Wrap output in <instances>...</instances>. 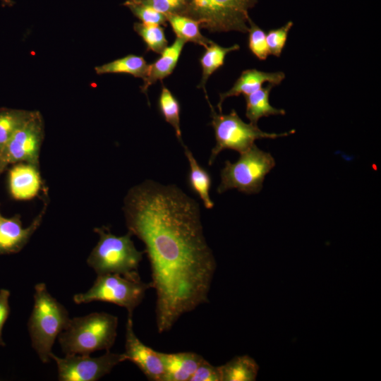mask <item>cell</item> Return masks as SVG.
<instances>
[{"mask_svg": "<svg viewBox=\"0 0 381 381\" xmlns=\"http://www.w3.org/2000/svg\"><path fill=\"white\" fill-rule=\"evenodd\" d=\"M200 59L202 68V78L198 87L204 90L205 97L209 102L205 90V84L210 76L224 64L226 56L231 52L238 50V44H234L229 47H223L214 42H211Z\"/></svg>", "mask_w": 381, "mask_h": 381, "instance_id": "19", "label": "cell"}, {"mask_svg": "<svg viewBox=\"0 0 381 381\" xmlns=\"http://www.w3.org/2000/svg\"><path fill=\"white\" fill-rule=\"evenodd\" d=\"M133 29L141 37L147 50L161 54L167 47L168 41L161 25L135 23Z\"/></svg>", "mask_w": 381, "mask_h": 381, "instance_id": "25", "label": "cell"}, {"mask_svg": "<svg viewBox=\"0 0 381 381\" xmlns=\"http://www.w3.org/2000/svg\"><path fill=\"white\" fill-rule=\"evenodd\" d=\"M208 104L211 109V125L216 140V145L212 148L209 159V165H212L217 155L225 149L242 153L254 145L256 140L275 139L295 133L294 130L282 133H266L261 131L257 125L245 123L234 109L229 114H217L210 102Z\"/></svg>", "mask_w": 381, "mask_h": 381, "instance_id": "7", "label": "cell"}, {"mask_svg": "<svg viewBox=\"0 0 381 381\" xmlns=\"http://www.w3.org/2000/svg\"><path fill=\"white\" fill-rule=\"evenodd\" d=\"M2 2L4 3V5H7L9 6L13 4V1L12 0H2Z\"/></svg>", "mask_w": 381, "mask_h": 381, "instance_id": "33", "label": "cell"}, {"mask_svg": "<svg viewBox=\"0 0 381 381\" xmlns=\"http://www.w3.org/2000/svg\"><path fill=\"white\" fill-rule=\"evenodd\" d=\"M118 327V318L104 312L70 319L67 327L58 337L66 355H90L109 349L114 345Z\"/></svg>", "mask_w": 381, "mask_h": 381, "instance_id": "2", "label": "cell"}, {"mask_svg": "<svg viewBox=\"0 0 381 381\" xmlns=\"http://www.w3.org/2000/svg\"><path fill=\"white\" fill-rule=\"evenodd\" d=\"M56 363L61 381H95L107 374L119 363L126 361L124 353L107 351L104 355L92 358L89 355H66L64 358L50 354Z\"/></svg>", "mask_w": 381, "mask_h": 381, "instance_id": "9", "label": "cell"}, {"mask_svg": "<svg viewBox=\"0 0 381 381\" xmlns=\"http://www.w3.org/2000/svg\"><path fill=\"white\" fill-rule=\"evenodd\" d=\"M33 111L0 109V152L15 133L31 116Z\"/></svg>", "mask_w": 381, "mask_h": 381, "instance_id": "23", "label": "cell"}, {"mask_svg": "<svg viewBox=\"0 0 381 381\" xmlns=\"http://www.w3.org/2000/svg\"><path fill=\"white\" fill-rule=\"evenodd\" d=\"M8 184L10 194L14 199L25 200L33 198L42 185L38 165L16 163L9 170Z\"/></svg>", "mask_w": 381, "mask_h": 381, "instance_id": "13", "label": "cell"}, {"mask_svg": "<svg viewBox=\"0 0 381 381\" xmlns=\"http://www.w3.org/2000/svg\"><path fill=\"white\" fill-rule=\"evenodd\" d=\"M44 136L42 114L33 111L28 121L18 128L5 146L2 154L8 164L20 162L39 165V157Z\"/></svg>", "mask_w": 381, "mask_h": 381, "instance_id": "10", "label": "cell"}, {"mask_svg": "<svg viewBox=\"0 0 381 381\" xmlns=\"http://www.w3.org/2000/svg\"><path fill=\"white\" fill-rule=\"evenodd\" d=\"M258 0H188L183 15L197 20L210 32L248 30L249 9Z\"/></svg>", "mask_w": 381, "mask_h": 381, "instance_id": "5", "label": "cell"}, {"mask_svg": "<svg viewBox=\"0 0 381 381\" xmlns=\"http://www.w3.org/2000/svg\"><path fill=\"white\" fill-rule=\"evenodd\" d=\"M274 85L269 83L257 91L244 96L246 99V116L250 123L257 125L262 117L271 115H284V109L273 107L269 101L270 93Z\"/></svg>", "mask_w": 381, "mask_h": 381, "instance_id": "18", "label": "cell"}, {"mask_svg": "<svg viewBox=\"0 0 381 381\" xmlns=\"http://www.w3.org/2000/svg\"><path fill=\"white\" fill-rule=\"evenodd\" d=\"M158 107L164 119L174 128L179 141L183 146L180 126V104L171 91L164 86L159 97Z\"/></svg>", "mask_w": 381, "mask_h": 381, "instance_id": "24", "label": "cell"}, {"mask_svg": "<svg viewBox=\"0 0 381 381\" xmlns=\"http://www.w3.org/2000/svg\"><path fill=\"white\" fill-rule=\"evenodd\" d=\"M275 166V160L269 152L259 149L255 144L240 153L239 159L232 163L225 162L221 170V183L218 193L236 188L247 194L259 193L266 175Z\"/></svg>", "mask_w": 381, "mask_h": 381, "instance_id": "6", "label": "cell"}, {"mask_svg": "<svg viewBox=\"0 0 381 381\" xmlns=\"http://www.w3.org/2000/svg\"><path fill=\"white\" fill-rule=\"evenodd\" d=\"M183 147L190 167L188 184L191 190L200 197L205 208L212 209L214 202L210 197L211 176L209 172L198 164L192 152L185 145Z\"/></svg>", "mask_w": 381, "mask_h": 381, "instance_id": "17", "label": "cell"}, {"mask_svg": "<svg viewBox=\"0 0 381 381\" xmlns=\"http://www.w3.org/2000/svg\"><path fill=\"white\" fill-rule=\"evenodd\" d=\"M133 317L126 326L125 352L126 361L133 363L151 381H164V365L159 351L144 344L133 330Z\"/></svg>", "mask_w": 381, "mask_h": 381, "instance_id": "11", "label": "cell"}, {"mask_svg": "<svg viewBox=\"0 0 381 381\" xmlns=\"http://www.w3.org/2000/svg\"><path fill=\"white\" fill-rule=\"evenodd\" d=\"M124 6L145 24L165 25L167 21V16L156 11L153 8L143 4L140 2L126 1Z\"/></svg>", "mask_w": 381, "mask_h": 381, "instance_id": "27", "label": "cell"}, {"mask_svg": "<svg viewBox=\"0 0 381 381\" xmlns=\"http://www.w3.org/2000/svg\"><path fill=\"white\" fill-rule=\"evenodd\" d=\"M284 78L285 74L282 71L268 73L255 68L243 71L229 90L219 94V102L217 104L219 112L222 113V103L227 97L250 95L260 89L266 82L274 86L279 85Z\"/></svg>", "mask_w": 381, "mask_h": 381, "instance_id": "14", "label": "cell"}, {"mask_svg": "<svg viewBox=\"0 0 381 381\" xmlns=\"http://www.w3.org/2000/svg\"><path fill=\"white\" fill-rule=\"evenodd\" d=\"M189 381H221L219 366L212 365L204 358Z\"/></svg>", "mask_w": 381, "mask_h": 381, "instance_id": "30", "label": "cell"}, {"mask_svg": "<svg viewBox=\"0 0 381 381\" xmlns=\"http://www.w3.org/2000/svg\"><path fill=\"white\" fill-rule=\"evenodd\" d=\"M10 291L7 289H0V345L4 346L2 339V330L4 325L10 313L9 306Z\"/></svg>", "mask_w": 381, "mask_h": 381, "instance_id": "31", "label": "cell"}, {"mask_svg": "<svg viewBox=\"0 0 381 381\" xmlns=\"http://www.w3.org/2000/svg\"><path fill=\"white\" fill-rule=\"evenodd\" d=\"M99 241L87 259V265L97 275L118 274L131 279H140L139 263L143 252L135 247L131 233L117 236L109 228H95Z\"/></svg>", "mask_w": 381, "mask_h": 381, "instance_id": "4", "label": "cell"}, {"mask_svg": "<svg viewBox=\"0 0 381 381\" xmlns=\"http://www.w3.org/2000/svg\"><path fill=\"white\" fill-rule=\"evenodd\" d=\"M294 23L287 22L282 27L270 30L266 35V41L270 54L280 56L288 37V34Z\"/></svg>", "mask_w": 381, "mask_h": 381, "instance_id": "28", "label": "cell"}, {"mask_svg": "<svg viewBox=\"0 0 381 381\" xmlns=\"http://www.w3.org/2000/svg\"><path fill=\"white\" fill-rule=\"evenodd\" d=\"M8 164L5 160L3 154L0 152V174L4 171Z\"/></svg>", "mask_w": 381, "mask_h": 381, "instance_id": "32", "label": "cell"}, {"mask_svg": "<svg viewBox=\"0 0 381 381\" xmlns=\"http://www.w3.org/2000/svg\"><path fill=\"white\" fill-rule=\"evenodd\" d=\"M199 207L176 185L150 179L133 186L124 198L127 228L144 243L150 262L160 334L208 302L217 264Z\"/></svg>", "mask_w": 381, "mask_h": 381, "instance_id": "1", "label": "cell"}, {"mask_svg": "<svg viewBox=\"0 0 381 381\" xmlns=\"http://www.w3.org/2000/svg\"><path fill=\"white\" fill-rule=\"evenodd\" d=\"M221 381H253L257 377L259 365L249 356H236L219 366Z\"/></svg>", "mask_w": 381, "mask_h": 381, "instance_id": "20", "label": "cell"}, {"mask_svg": "<svg viewBox=\"0 0 381 381\" xmlns=\"http://www.w3.org/2000/svg\"><path fill=\"white\" fill-rule=\"evenodd\" d=\"M167 21L178 38L206 47L212 40L203 36L200 31V23L183 14L167 16Z\"/></svg>", "mask_w": 381, "mask_h": 381, "instance_id": "22", "label": "cell"}, {"mask_svg": "<svg viewBox=\"0 0 381 381\" xmlns=\"http://www.w3.org/2000/svg\"><path fill=\"white\" fill-rule=\"evenodd\" d=\"M164 365V381H189L204 358L194 352H159Z\"/></svg>", "mask_w": 381, "mask_h": 381, "instance_id": "15", "label": "cell"}, {"mask_svg": "<svg viewBox=\"0 0 381 381\" xmlns=\"http://www.w3.org/2000/svg\"><path fill=\"white\" fill-rule=\"evenodd\" d=\"M248 48L259 60H265L270 54L266 34L250 18L248 20Z\"/></svg>", "mask_w": 381, "mask_h": 381, "instance_id": "26", "label": "cell"}, {"mask_svg": "<svg viewBox=\"0 0 381 381\" xmlns=\"http://www.w3.org/2000/svg\"><path fill=\"white\" fill-rule=\"evenodd\" d=\"M140 2L166 16L184 14L188 4V0H140Z\"/></svg>", "mask_w": 381, "mask_h": 381, "instance_id": "29", "label": "cell"}, {"mask_svg": "<svg viewBox=\"0 0 381 381\" xmlns=\"http://www.w3.org/2000/svg\"><path fill=\"white\" fill-rule=\"evenodd\" d=\"M34 301L28 324L32 346L41 361L48 363L56 339L71 318L65 307L51 296L44 283L35 285Z\"/></svg>", "mask_w": 381, "mask_h": 381, "instance_id": "3", "label": "cell"}, {"mask_svg": "<svg viewBox=\"0 0 381 381\" xmlns=\"http://www.w3.org/2000/svg\"><path fill=\"white\" fill-rule=\"evenodd\" d=\"M186 42L176 37L174 43L167 47L160 54V56L152 64L148 65V69L143 80L141 91L147 95L148 87L157 80H162L174 70Z\"/></svg>", "mask_w": 381, "mask_h": 381, "instance_id": "16", "label": "cell"}, {"mask_svg": "<svg viewBox=\"0 0 381 381\" xmlns=\"http://www.w3.org/2000/svg\"><path fill=\"white\" fill-rule=\"evenodd\" d=\"M150 288V282L145 283L140 279H131L118 274H99L87 291L74 295L73 300L76 304L92 301L111 303L125 308L128 316L133 317V310Z\"/></svg>", "mask_w": 381, "mask_h": 381, "instance_id": "8", "label": "cell"}, {"mask_svg": "<svg viewBox=\"0 0 381 381\" xmlns=\"http://www.w3.org/2000/svg\"><path fill=\"white\" fill-rule=\"evenodd\" d=\"M128 1H133V2H140V0H128Z\"/></svg>", "mask_w": 381, "mask_h": 381, "instance_id": "34", "label": "cell"}, {"mask_svg": "<svg viewBox=\"0 0 381 381\" xmlns=\"http://www.w3.org/2000/svg\"><path fill=\"white\" fill-rule=\"evenodd\" d=\"M148 65L141 56L129 54L95 68L97 74L127 73L143 79L147 72Z\"/></svg>", "mask_w": 381, "mask_h": 381, "instance_id": "21", "label": "cell"}, {"mask_svg": "<svg viewBox=\"0 0 381 381\" xmlns=\"http://www.w3.org/2000/svg\"><path fill=\"white\" fill-rule=\"evenodd\" d=\"M41 212L26 228L18 215L7 218L0 214V255L19 252L28 243L42 220Z\"/></svg>", "mask_w": 381, "mask_h": 381, "instance_id": "12", "label": "cell"}]
</instances>
